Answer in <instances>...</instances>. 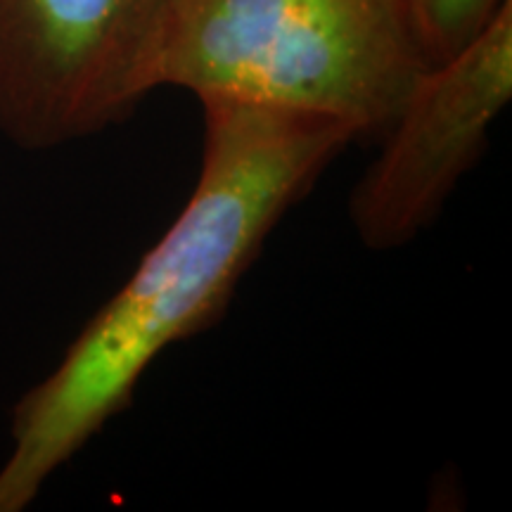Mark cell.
I'll return each mask as SVG.
<instances>
[{
	"instance_id": "cell-4",
	"label": "cell",
	"mask_w": 512,
	"mask_h": 512,
	"mask_svg": "<svg viewBox=\"0 0 512 512\" xmlns=\"http://www.w3.org/2000/svg\"><path fill=\"white\" fill-rule=\"evenodd\" d=\"M510 98L512 0L470 43L427 64L384 128L375 162L349 195L358 240L387 252L425 233L484 155Z\"/></svg>"
},
{
	"instance_id": "cell-3",
	"label": "cell",
	"mask_w": 512,
	"mask_h": 512,
	"mask_svg": "<svg viewBox=\"0 0 512 512\" xmlns=\"http://www.w3.org/2000/svg\"><path fill=\"white\" fill-rule=\"evenodd\" d=\"M169 0H0V133L53 150L124 124Z\"/></svg>"
},
{
	"instance_id": "cell-5",
	"label": "cell",
	"mask_w": 512,
	"mask_h": 512,
	"mask_svg": "<svg viewBox=\"0 0 512 512\" xmlns=\"http://www.w3.org/2000/svg\"><path fill=\"white\" fill-rule=\"evenodd\" d=\"M427 64L470 43L510 0H403Z\"/></svg>"
},
{
	"instance_id": "cell-2",
	"label": "cell",
	"mask_w": 512,
	"mask_h": 512,
	"mask_svg": "<svg viewBox=\"0 0 512 512\" xmlns=\"http://www.w3.org/2000/svg\"><path fill=\"white\" fill-rule=\"evenodd\" d=\"M425 55L403 0H169L140 93L181 88L382 136Z\"/></svg>"
},
{
	"instance_id": "cell-1",
	"label": "cell",
	"mask_w": 512,
	"mask_h": 512,
	"mask_svg": "<svg viewBox=\"0 0 512 512\" xmlns=\"http://www.w3.org/2000/svg\"><path fill=\"white\" fill-rule=\"evenodd\" d=\"M202 166L188 202L136 271L12 413L0 512L48 479L131 406L166 349L223 316L268 235L356 136L339 121L247 102H200Z\"/></svg>"
}]
</instances>
